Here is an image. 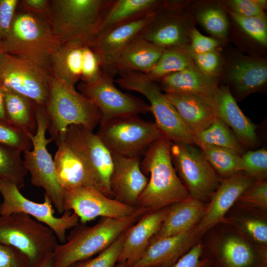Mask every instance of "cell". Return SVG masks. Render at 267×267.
<instances>
[{
    "mask_svg": "<svg viewBox=\"0 0 267 267\" xmlns=\"http://www.w3.org/2000/svg\"><path fill=\"white\" fill-rule=\"evenodd\" d=\"M1 41L4 53L28 61L49 73L51 58L62 44L47 20L24 11L16 14L7 35Z\"/></svg>",
    "mask_w": 267,
    "mask_h": 267,
    "instance_id": "3957f363",
    "label": "cell"
},
{
    "mask_svg": "<svg viewBox=\"0 0 267 267\" xmlns=\"http://www.w3.org/2000/svg\"><path fill=\"white\" fill-rule=\"evenodd\" d=\"M171 142L162 136L144 153L140 168L145 175L150 174V178L139 197L137 208L153 212L190 197L174 168Z\"/></svg>",
    "mask_w": 267,
    "mask_h": 267,
    "instance_id": "6da1fadb",
    "label": "cell"
},
{
    "mask_svg": "<svg viewBox=\"0 0 267 267\" xmlns=\"http://www.w3.org/2000/svg\"><path fill=\"white\" fill-rule=\"evenodd\" d=\"M111 0H50L48 21L61 44L79 40L92 44Z\"/></svg>",
    "mask_w": 267,
    "mask_h": 267,
    "instance_id": "5b68a950",
    "label": "cell"
},
{
    "mask_svg": "<svg viewBox=\"0 0 267 267\" xmlns=\"http://www.w3.org/2000/svg\"><path fill=\"white\" fill-rule=\"evenodd\" d=\"M197 21L216 38H226L229 21L224 8L218 4H207L200 6L195 12Z\"/></svg>",
    "mask_w": 267,
    "mask_h": 267,
    "instance_id": "d590c367",
    "label": "cell"
},
{
    "mask_svg": "<svg viewBox=\"0 0 267 267\" xmlns=\"http://www.w3.org/2000/svg\"><path fill=\"white\" fill-rule=\"evenodd\" d=\"M197 225L190 230L151 242L132 267H170L190 249L200 237Z\"/></svg>",
    "mask_w": 267,
    "mask_h": 267,
    "instance_id": "603a6c76",
    "label": "cell"
},
{
    "mask_svg": "<svg viewBox=\"0 0 267 267\" xmlns=\"http://www.w3.org/2000/svg\"><path fill=\"white\" fill-rule=\"evenodd\" d=\"M116 267H128L124 264H118V266Z\"/></svg>",
    "mask_w": 267,
    "mask_h": 267,
    "instance_id": "11a10c76",
    "label": "cell"
},
{
    "mask_svg": "<svg viewBox=\"0 0 267 267\" xmlns=\"http://www.w3.org/2000/svg\"><path fill=\"white\" fill-rule=\"evenodd\" d=\"M0 123L9 124L5 112L4 100L2 86L0 83Z\"/></svg>",
    "mask_w": 267,
    "mask_h": 267,
    "instance_id": "f907efd6",
    "label": "cell"
},
{
    "mask_svg": "<svg viewBox=\"0 0 267 267\" xmlns=\"http://www.w3.org/2000/svg\"><path fill=\"white\" fill-rule=\"evenodd\" d=\"M229 11L245 17L266 16L255 0H231L226 2Z\"/></svg>",
    "mask_w": 267,
    "mask_h": 267,
    "instance_id": "bcb514c9",
    "label": "cell"
},
{
    "mask_svg": "<svg viewBox=\"0 0 267 267\" xmlns=\"http://www.w3.org/2000/svg\"><path fill=\"white\" fill-rule=\"evenodd\" d=\"M164 48L138 36L121 52L113 67L115 73H148L162 55Z\"/></svg>",
    "mask_w": 267,
    "mask_h": 267,
    "instance_id": "f1b7e54d",
    "label": "cell"
},
{
    "mask_svg": "<svg viewBox=\"0 0 267 267\" xmlns=\"http://www.w3.org/2000/svg\"><path fill=\"white\" fill-rule=\"evenodd\" d=\"M242 172L222 179L196 226L200 236L221 222L235 202L254 182V179Z\"/></svg>",
    "mask_w": 267,
    "mask_h": 267,
    "instance_id": "ffe728a7",
    "label": "cell"
},
{
    "mask_svg": "<svg viewBox=\"0 0 267 267\" xmlns=\"http://www.w3.org/2000/svg\"><path fill=\"white\" fill-rule=\"evenodd\" d=\"M202 153L219 176L224 179L242 172V157L231 150L197 143Z\"/></svg>",
    "mask_w": 267,
    "mask_h": 267,
    "instance_id": "d6a6232c",
    "label": "cell"
},
{
    "mask_svg": "<svg viewBox=\"0 0 267 267\" xmlns=\"http://www.w3.org/2000/svg\"><path fill=\"white\" fill-rule=\"evenodd\" d=\"M51 229L23 213L0 216V243L11 246L37 267L52 255L58 245Z\"/></svg>",
    "mask_w": 267,
    "mask_h": 267,
    "instance_id": "8992f818",
    "label": "cell"
},
{
    "mask_svg": "<svg viewBox=\"0 0 267 267\" xmlns=\"http://www.w3.org/2000/svg\"><path fill=\"white\" fill-rule=\"evenodd\" d=\"M65 140L83 163L95 188L113 198L109 184L112 155L99 136L83 126L72 125L67 129Z\"/></svg>",
    "mask_w": 267,
    "mask_h": 267,
    "instance_id": "7c38bea8",
    "label": "cell"
},
{
    "mask_svg": "<svg viewBox=\"0 0 267 267\" xmlns=\"http://www.w3.org/2000/svg\"><path fill=\"white\" fill-rule=\"evenodd\" d=\"M21 152L0 144V178L15 184L19 189L25 186V177L28 172Z\"/></svg>",
    "mask_w": 267,
    "mask_h": 267,
    "instance_id": "e575fe53",
    "label": "cell"
},
{
    "mask_svg": "<svg viewBox=\"0 0 267 267\" xmlns=\"http://www.w3.org/2000/svg\"><path fill=\"white\" fill-rule=\"evenodd\" d=\"M206 208L203 201L190 196L171 204L168 207L163 223L150 243L190 230L200 221Z\"/></svg>",
    "mask_w": 267,
    "mask_h": 267,
    "instance_id": "484cf974",
    "label": "cell"
},
{
    "mask_svg": "<svg viewBox=\"0 0 267 267\" xmlns=\"http://www.w3.org/2000/svg\"><path fill=\"white\" fill-rule=\"evenodd\" d=\"M0 267H29L26 257L15 248L0 243Z\"/></svg>",
    "mask_w": 267,
    "mask_h": 267,
    "instance_id": "f6af8a7d",
    "label": "cell"
},
{
    "mask_svg": "<svg viewBox=\"0 0 267 267\" xmlns=\"http://www.w3.org/2000/svg\"><path fill=\"white\" fill-rule=\"evenodd\" d=\"M262 267H267L266 265H264L263 266H262Z\"/></svg>",
    "mask_w": 267,
    "mask_h": 267,
    "instance_id": "6f0895ef",
    "label": "cell"
},
{
    "mask_svg": "<svg viewBox=\"0 0 267 267\" xmlns=\"http://www.w3.org/2000/svg\"><path fill=\"white\" fill-rule=\"evenodd\" d=\"M18 0H0V41L7 35L16 14Z\"/></svg>",
    "mask_w": 267,
    "mask_h": 267,
    "instance_id": "ee69618b",
    "label": "cell"
},
{
    "mask_svg": "<svg viewBox=\"0 0 267 267\" xmlns=\"http://www.w3.org/2000/svg\"><path fill=\"white\" fill-rule=\"evenodd\" d=\"M179 2L168 1L139 37L164 49L188 45L190 26Z\"/></svg>",
    "mask_w": 267,
    "mask_h": 267,
    "instance_id": "e0dca14e",
    "label": "cell"
},
{
    "mask_svg": "<svg viewBox=\"0 0 267 267\" xmlns=\"http://www.w3.org/2000/svg\"><path fill=\"white\" fill-rule=\"evenodd\" d=\"M187 45L164 49L155 65L148 73L144 74L145 76L157 82L166 76L195 66Z\"/></svg>",
    "mask_w": 267,
    "mask_h": 267,
    "instance_id": "1f68e13d",
    "label": "cell"
},
{
    "mask_svg": "<svg viewBox=\"0 0 267 267\" xmlns=\"http://www.w3.org/2000/svg\"><path fill=\"white\" fill-rule=\"evenodd\" d=\"M63 190L64 213L73 211L82 223L86 224L98 217L125 218L137 209L108 197L93 187L83 186Z\"/></svg>",
    "mask_w": 267,
    "mask_h": 267,
    "instance_id": "2e32d148",
    "label": "cell"
},
{
    "mask_svg": "<svg viewBox=\"0 0 267 267\" xmlns=\"http://www.w3.org/2000/svg\"><path fill=\"white\" fill-rule=\"evenodd\" d=\"M23 11L41 16L48 20L50 0H23L19 4Z\"/></svg>",
    "mask_w": 267,
    "mask_h": 267,
    "instance_id": "c3c4849f",
    "label": "cell"
},
{
    "mask_svg": "<svg viewBox=\"0 0 267 267\" xmlns=\"http://www.w3.org/2000/svg\"><path fill=\"white\" fill-rule=\"evenodd\" d=\"M36 114L37 130L35 134H29L32 150L23 152L25 166L30 173L32 184L43 188L57 212L63 214L64 190L56 178L54 161L47 149L53 139L45 137L49 118L45 106L37 105Z\"/></svg>",
    "mask_w": 267,
    "mask_h": 267,
    "instance_id": "9c48e42d",
    "label": "cell"
},
{
    "mask_svg": "<svg viewBox=\"0 0 267 267\" xmlns=\"http://www.w3.org/2000/svg\"><path fill=\"white\" fill-rule=\"evenodd\" d=\"M170 150L174 168L190 196L203 202L211 197L222 179L201 150L180 142H171Z\"/></svg>",
    "mask_w": 267,
    "mask_h": 267,
    "instance_id": "30bf717a",
    "label": "cell"
},
{
    "mask_svg": "<svg viewBox=\"0 0 267 267\" xmlns=\"http://www.w3.org/2000/svg\"><path fill=\"white\" fill-rule=\"evenodd\" d=\"M242 172L256 180L267 176V151L264 148L249 150L242 156Z\"/></svg>",
    "mask_w": 267,
    "mask_h": 267,
    "instance_id": "f35d334b",
    "label": "cell"
},
{
    "mask_svg": "<svg viewBox=\"0 0 267 267\" xmlns=\"http://www.w3.org/2000/svg\"><path fill=\"white\" fill-rule=\"evenodd\" d=\"M146 213L137 208L129 216L103 218L92 226L78 223L67 236L66 241L56 247L52 255L53 267H68L99 253Z\"/></svg>",
    "mask_w": 267,
    "mask_h": 267,
    "instance_id": "7a4b0ae2",
    "label": "cell"
},
{
    "mask_svg": "<svg viewBox=\"0 0 267 267\" xmlns=\"http://www.w3.org/2000/svg\"><path fill=\"white\" fill-rule=\"evenodd\" d=\"M229 13L237 25L249 37L264 47L267 45L266 16L245 17L231 11Z\"/></svg>",
    "mask_w": 267,
    "mask_h": 267,
    "instance_id": "74e56055",
    "label": "cell"
},
{
    "mask_svg": "<svg viewBox=\"0 0 267 267\" xmlns=\"http://www.w3.org/2000/svg\"><path fill=\"white\" fill-rule=\"evenodd\" d=\"M188 45L187 49L197 68L205 75L216 80V77L221 73L222 66V58L218 50L196 53L191 51Z\"/></svg>",
    "mask_w": 267,
    "mask_h": 267,
    "instance_id": "ab89813d",
    "label": "cell"
},
{
    "mask_svg": "<svg viewBox=\"0 0 267 267\" xmlns=\"http://www.w3.org/2000/svg\"><path fill=\"white\" fill-rule=\"evenodd\" d=\"M226 78L239 97L257 91L267 81V62L264 58L240 56L229 64Z\"/></svg>",
    "mask_w": 267,
    "mask_h": 267,
    "instance_id": "d4e9b609",
    "label": "cell"
},
{
    "mask_svg": "<svg viewBox=\"0 0 267 267\" xmlns=\"http://www.w3.org/2000/svg\"><path fill=\"white\" fill-rule=\"evenodd\" d=\"M168 207L146 213L127 229L118 264L132 267L140 260L160 228Z\"/></svg>",
    "mask_w": 267,
    "mask_h": 267,
    "instance_id": "44dd1931",
    "label": "cell"
},
{
    "mask_svg": "<svg viewBox=\"0 0 267 267\" xmlns=\"http://www.w3.org/2000/svg\"><path fill=\"white\" fill-rule=\"evenodd\" d=\"M45 108L49 118L47 130L55 142L65 138L71 126L81 125L93 131L99 123L100 113L92 101L53 76Z\"/></svg>",
    "mask_w": 267,
    "mask_h": 267,
    "instance_id": "277c9868",
    "label": "cell"
},
{
    "mask_svg": "<svg viewBox=\"0 0 267 267\" xmlns=\"http://www.w3.org/2000/svg\"><path fill=\"white\" fill-rule=\"evenodd\" d=\"M37 267H53L52 256L49 257L41 265Z\"/></svg>",
    "mask_w": 267,
    "mask_h": 267,
    "instance_id": "816d5d0a",
    "label": "cell"
},
{
    "mask_svg": "<svg viewBox=\"0 0 267 267\" xmlns=\"http://www.w3.org/2000/svg\"><path fill=\"white\" fill-rule=\"evenodd\" d=\"M4 53L3 48V45L2 43V41H0V58L1 56Z\"/></svg>",
    "mask_w": 267,
    "mask_h": 267,
    "instance_id": "db71d44e",
    "label": "cell"
},
{
    "mask_svg": "<svg viewBox=\"0 0 267 267\" xmlns=\"http://www.w3.org/2000/svg\"><path fill=\"white\" fill-rule=\"evenodd\" d=\"M56 143L58 149L53 160L55 173L63 189H71L83 186L95 188L83 163L67 143L65 138Z\"/></svg>",
    "mask_w": 267,
    "mask_h": 267,
    "instance_id": "83f0119b",
    "label": "cell"
},
{
    "mask_svg": "<svg viewBox=\"0 0 267 267\" xmlns=\"http://www.w3.org/2000/svg\"><path fill=\"white\" fill-rule=\"evenodd\" d=\"M2 88L6 115L9 124L28 134H35L37 130V104L3 86Z\"/></svg>",
    "mask_w": 267,
    "mask_h": 267,
    "instance_id": "4dcf8cb0",
    "label": "cell"
},
{
    "mask_svg": "<svg viewBox=\"0 0 267 267\" xmlns=\"http://www.w3.org/2000/svg\"><path fill=\"white\" fill-rule=\"evenodd\" d=\"M113 77L103 72L96 82H81L78 86L80 92L89 98L98 109L100 116L99 123L119 116L151 112L149 105L142 99L118 89Z\"/></svg>",
    "mask_w": 267,
    "mask_h": 267,
    "instance_id": "9a60e30c",
    "label": "cell"
},
{
    "mask_svg": "<svg viewBox=\"0 0 267 267\" xmlns=\"http://www.w3.org/2000/svg\"><path fill=\"white\" fill-rule=\"evenodd\" d=\"M112 155L113 168L109 184L113 198L136 208L139 197L148 181L141 171L140 157Z\"/></svg>",
    "mask_w": 267,
    "mask_h": 267,
    "instance_id": "d6986e66",
    "label": "cell"
},
{
    "mask_svg": "<svg viewBox=\"0 0 267 267\" xmlns=\"http://www.w3.org/2000/svg\"><path fill=\"white\" fill-rule=\"evenodd\" d=\"M0 193L3 199L0 204V216L26 214L51 229L61 244L66 240L67 231L79 223V217L72 211L64 213L60 217L54 216L52 203L45 193L44 202H35L24 196L15 184L1 178Z\"/></svg>",
    "mask_w": 267,
    "mask_h": 267,
    "instance_id": "4fadbf2b",
    "label": "cell"
},
{
    "mask_svg": "<svg viewBox=\"0 0 267 267\" xmlns=\"http://www.w3.org/2000/svg\"><path fill=\"white\" fill-rule=\"evenodd\" d=\"M212 102L217 117L231 129L244 148L258 145L256 126L242 112L228 86L219 87Z\"/></svg>",
    "mask_w": 267,
    "mask_h": 267,
    "instance_id": "7402d4cb",
    "label": "cell"
},
{
    "mask_svg": "<svg viewBox=\"0 0 267 267\" xmlns=\"http://www.w3.org/2000/svg\"><path fill=\"white\" fill-rule=\"evenodd\" d=\"M50 72L59 80L75 87L80 81L85 84L96 82L103 71L92 44L74 40L62 44L53 54Z\"/></svg>",
    "mask_w": 267,
    "mask_h": 267,
    "instance_id": "8fae6325",
    "label": "cell"
},
{
    "mask_svg": "<svg viewBox=\"0 0 267 267\" xmlns=\"http://www.w3.org/2000/svg\"><path fill=\"white\" fill-rule=\"evenodd\" d=\"M256 3L263 9H267V1L266 0H255Z\"/></svg>",
    "mask_w": 267,
    "mask_h": 267,
    "instance_id": "f5cc1de1",
    "label": "cell"
},
{
    "mask_svg": "<svg viewBox=\"0 0 267 267\" xmlns=\"http://www.w3.org/2000/svg\"><path fill=\"white\" fill-rule=\"evenodd\" d=\"M52 76L34 64L4 53L0 58V83L30 99L37 105L45 106L49 95Z\"/></svg>",
    "mask_w": 267,
    "mask_h": 267,
    "instance_id": "5bb4252c",
    "label": "cell"
},
{
    "mask_svg": "<svg viewBox=\"0 0 267 267\" xmlns=\"http://www.w3.org/2000/svg\"><path fill=\"white\" fill-rule=\"evenodd\" d=\"M246 204L267 208V181L256 180L238 199Z\"/></svg>",
    "mask_w": 267,
    "mask_h": 267,
    "instance_id": "b9f144b4",
    "label": "cell"
},
{
    "mask_svg": "<svg viewBox=\"0 0 267 267\" xmlns=\"http://www.w3.org/2000/svg\"><path fill=\"white\" fill-rule=\"evenodd\" d=\"M99 124L95 134L111 153L128 157H140L163 136L155 123L137 115L119 116Z\"/></svg>",
    "mask_w": 267,
    "mask_h": 267,
    "instance_id": "ba28073f",
    "label": "cell"
},
{
    "mask_svg": "<svg viewBox=\"0 0 267 267\" xmlns=\"http://www.w3.org/2000/svg\"><path fill=\"white\" fill-rule=\"evenodd\" d=\"M196 144L201 143L234 151L240 155L245 152L244 148L239 142L230 128L217 117L205 130L194 135Z\"/></svg>",
    "mask_w": 267,
    "mask_h": 267,
    "instance_id": "836d02e7",
    "label": "cell"
},
{
    "mask_svg": "<svg viewBox=\"0 0 267 267\" xmlns=\"http://www.w3.org/2000/svg\"><path fill=\"white\" fill-rule=\"evenodd\" d=\"M165 94L194 135L208 128L217 118L212 100L189 93Z\"/></svg>",
    "mask_w": 267,
    "mask_h": 267,
    "instance_id": "cb8c5ba5",
    "label": "cell"
},
{
    "mask_svg": "<svg viewBox=\"0 0 267 267\" xmlns=\"http://www.w3.org/2000/svg\"><path fill=\"white\" fill-rule=\"evenodd\" d=\"M188 48L196 53H203L217 50L219 41L213 38L202 35L197 29L192 27L189 33Z\"/></svg>",
    "mask_w": 267,
    "mask_h": 267,
    "instance_id": "7bdbcfd3",
    "label": "cell"
},
{
    "mask_svg": "<svg viewBox=\"0 0 267 267\" xmlns=\"http://www.w3.org/2000/svg\"><path fill=\"white\" fill-rule=\"evenodd\" d=\"M157 82L165 93L192 94L212 100L219 88L216 80L203 74L196 66L166 76Z\"/></svg>",
    "mask_w": 267,
    "mask_h": 267,
    "instance_id": "4316f807",
    "label": "cell"
},
{
    "mask_svg": "<svg viewBox=\"0 0 267 267\" xmlns=\"http://www.w3.org/2000/svg\"><path fill=\"white\" fill-rule=\"evenodd\" d=\"M244 225L255 240L262 243L267 242V225L264 222L255 219L248 220Z\"/></svg>",
    "mask_w": 267,
    "mask_h": 267,
    "instance_id": "681fc988",
    "label": "cell"
},
{
    "mask_svg": "<svg viewBox=\"0 0 267 267\" xmlns=\"http://www.w3.org/2000/svg\"><path fill=\"white\" fill-rule=\"evenodd\" d=\"M120 75L115 82L121 88L138 92L148 99L155 124L163 136L174 142L196 144L194 135L156 82L141 73L125 72Z\"/></svg>",
    "mask_w": 267,
    "mask_h": 267,
    "instance_id": "52a82bcc",
    "label": "cell"
},
{
    "mask_svg": "<svg viewBox=\"0 0 267 267\" xmlns=\"http://www.w3.org/2000/svg\"><path fill=\"white\" fill-rule=\"evenodd\" d=\"M202 253L201 244L194 245L170 267H203L208 263L202 258Z\"/></svg>",
    "mask_w": 267,
    "mask_h": 267,
    "instance_id": "7dc6e473",
    "label": "cell"
},
{
    "mask_svg": "<svg viewBox=\"0 0 267 267\" xmlns=\"http://www.w3.org/2000/svg\"><path fill=\"white\" fill-rule=\"evenodd\" d=\"M163 8L116 25L97 35L92 46L99 56L103 72L114 76L113 67L121 52L139 36Z\"/></svg>",
    "mask_w": 267,
    "mask_h": 267,
    "instance_id": "ac0fdd59",
    "label": "cell"
},
{
    "mask_svg": "<svg viewBox=\"0 0 267 267\" xmlns=\"http://www.w3.org/2000/svg\"><path fill=\"white\" fill-rule=\"evenodd\" d=\"M210 267V266L209 265H208V264H207L206 265H205L204 267Z\"/></svg>",
    "mask_w": 267,
    "mask_h": 267,
    "instance_id": "9f6ffc18",
    "label": "cell"
},
{
    "mask_svg": "<svg viewBox=\"0 0 267 267\" xmlns=\"http://www.w3.org/2000/svg\"><path fill=\"white\" fill-rule=\"evenodd\" d=\"M126 231L96 257L78 262L68 267H115L121 251Z\"/></svg>",
    "mask_w": 267,
    "mask_h": 267,
    "instance_id": "8d00e7d4",
    "label": "cell"
},
{
    "mask_svg": "<svg viewBox=\"0 0 267 267\" xmlns=\"http://www.w3.org/2000/svg\"><path fill=\"white\" fill-rule=\"evenodd\" d=\"M0 144L22 152L33 148L29 134L9 124L0 123Z\"/></svg>",
    "mask_w": 267,
    "mask_h": 267,
    "instance_id": "60d3db41",
    "label": "cell"
},
{
    "mask_svg": "<svg viewBox=\"0 0 267 267\" xmlns=\"http://www.w3.org/2000/svg\"><path fill=\"white\" fill-rule=\"evenodd\" d=\"M167 2L159 0H111L97 35L124 22L157 11Z\"/></svg>",
    "mask_w": 267,
    "mask_h": 267,
    "instance_id": "f546056e",
    "label": "cell"
}]
</instances>
